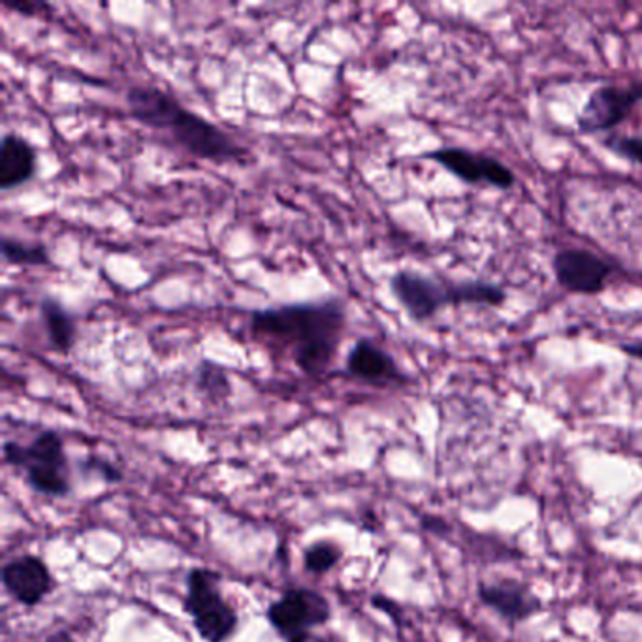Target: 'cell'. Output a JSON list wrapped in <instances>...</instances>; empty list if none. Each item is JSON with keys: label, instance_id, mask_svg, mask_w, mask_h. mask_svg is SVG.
<instances>
[{"label": "cell", "instance_id": "4", "mask_svg": "<svg viewBox=\"0 0 642 642\" xmlns=\"http://www.w3.org/2000/svg\"><path fill=\"white\" fill-rule=\"evenodd\" d=\"M2 454L8 465L25 471L31 488L42 496L65 497L72 492L67 449L57 431H41L29 444L7 441Z\"/></svg>", "mask_w": 642, "mask_h": 642}, {"label": "cell", "instance_id": "24", "mask_svg": "<svg viewBox=\"0 0 642 642\" xmlns=\"http://www.w3.org/2000/svg\"><path fill=\"white\" fill-rule=\"evenodd\" d=\"M46 642H74L72 637L68 635L67 631H59L54 637H49Z\"/></svg>", "mask_w": 642, "mask_h": 642}, {"label": "cell", "instance_id": "14", "mask_svg": "<svg viewBox=\"0 0 642 642\" xmlns=\"http://www.w3.org/2000/svg\"><path fill=\"white\" fill-rule=\"evenodd\" d=\"M41 318L49 349L59 354H70L78 336V326L72 313L68 312L59 300L47 296L41 302Z\"/></svg>", "mask_w": 642, "mask_h": 642}, {"label": "cell", "instance_id": "21", "mask_svg": "<svg viewBox=\"0 0 642 642\" xmlns=\"http://www.w3.org/2000/svg\"><path fill=\"white\" fill-rule=\"evenodd\" d=\"M371 605L375 609L381 610V612H384V615L391 616L394 622L402 623V609L397 607L396 602L388 599V597L373 596L371 597Z\"/></svg>", "mask_w": 642, "mask_h": 642}, {"label": "cell", "instance_id": "5", "mask_svg": "<svg viewBox=\"0 0 642 642\" xmlns=\"http://www.w3.org/2000/svg\"><path fill=\"white\" fill-rule=\"evenodd\" d=\"M221 581L219 573L205 567H192L187 575L183 609L204 642H230L238 631V612L223 597Z\"/></svg>", "mask_w": 642, "mask_h": 642}, {"label": "cell", "instance_id": "12", "mask_svg": "<svg viewBox=\"0 0 642 642\" xmlns=\"http://www.w3.org/2000/svg\"><path fill=\"white\" fill-rule=\"evenodd\" d=\"M478 599L488 609L496 610L497 615L509 623L523 622L543 609L539 597L533 596L530 589L515 578H504L494 584H481Z\"/></svg>", "mask_w": 642, "mask_h": 642}, {"label": "cell", "instance_id": "9", "mask_svg": "<svg viewBox=\"0 0 642 642\" xmlns=\"http://www.w3.org/2000/svg\"><path fill=\"white\" fill-rule=\"evenodd\" d=\"M552 270L565 291L594 296L607 289L615 266L588 249H563L552 259Z\"/></svg>", "mask_w": 642, "mask_h": 642}, {"label": "cell", "instance_id": "1", "mask_svg": "<svg viewBox=\"0 0 642 642\" xmlns=\"http://www.w3.org/2000/svg\"><path fill=\"white\" fill-rule=\"evenodd\" d=\"M347 326L343 300L286 304L251 312L252 338L279 345L307 378H320L336 360Z\"/></svg>", "mask_w": 642, "mask_h": 642}, {"label": "cell", "instance_id": "15", "mask_svg": "<svg viewBox=\"0 0 642 642\" xmlns=\"http://www.w3.org/2000/svg\"><path fill=\"white\" fill-rule=\"evenodd\" d=\"M0 249H2V260L10 266H23V268L52 266L49 251L41 244H23L21 239L4 236L0 241Z\"/></svg>", "mask_w": 642, "mask_h": 642}, {"label": "cell", "instance_id": "23", "mask_svg": "<svg viewBox=\"0 0 642 642\" xmlns=\"http://www.w3.org/2000/svg\"><path fill=\"white\" fill-rule=\"evenodd\" d=\"M620 351L626 352L628 357L642 360V343H622L620 345Z\"/></svg>", "mask_w": 642, "mask_h": 642}, {"label": "cell", "instance_id": "22", "mask_svg": "<svg viewBox=\"0 0 642 642\" xmlns=\"http://www.w3.org/2000/svg\"><path fill=\"white\" fill-rule=\"evenodd\" d=\"M423 523L426 530L433 531V533H441V531L447 530L443 520H439V518H424Z\"/></svg>", "mask_w": 642, "mask_h": 642}, {"label": "cell", "instance_id": "6", "mask_svg": "<svg viewBox=\"0 0 642 642\" xmlns=\"http://www.w3.org/2000/svg\"><path fill=\"white\" fill-rule=\"evenodd\" d=\"M266 618L283 641L307 642L313 629L330 622L331 605L317 589L291 588L270 602Z\"/></svg>", "mask_w": 642, "mask_h": 642}, {"label": "cell", "instance_id": "20", "mask_svg": "<svg viewBox=\"0 0 642 642\" xmlns=\"http://www.w3.org/2000/svg\"><path fill=\"white\" fill-rule=\"evenodd\" d=\"M87 468H89V470L99 471L100 475L106 478L108 483H120L121 478H123V473H121L115 465L106 462V460L91 458V460H87Z\"/></svg>", "mask_w": 642, "mask_h": 642}, {"label": "cell", "instance_id": "17", "mask_svg": "<svg viewBox=\"0 0 642 642\" xmlns=\"http://www.w3.org/2000/svg\"><path fill=\"white\" fill-rule=\"evenodd\" d=\"M343 557V549L334 541L323 539L305 547L304 570L312 575L320 576L330 573Z\"/></svg>", "mask_w": 642, "mask_h": 642}, {"label": "cell", "instance_id": "11", "mask_svg": "<svg viewBox=\"0 0 642 642\" xmlns=\"http://www.w3.org/2000/svg\"><path fill=\"white\" fill-rule=\"evenodd\" d=\"M345 370L357 381L373 386H402L409 383L402 368L391 352L384 351L373 339L360 338L354 341L345 360Z\"/></svg>", "mask_w": 642, "mask_h": 642}, {"label": "cell", "instance_id": "8", "mask_svg": "<svg viewBox=\"0 0 642 642\" xmlns=\"http://www.w3.org/2000/svg\"><path fill=\"white\" fill-rule=\"evenodd\" d=\"M639 102H642V80L626 87H599L586 100L576 126L583 134L609 133L628 120Z\"/></svg>", "mask_w": 642, "mask_h": 642}, {"label": "cell", "instance_id": "13", "mask_svg": "<svg viewBox=\"0 0 642 642\" xmlns=\"http://www.w3.org/2000/svg\"><path fill=\"white\" fill-rule=\"evenodd\" d=\"M38 172V155L27 139L7 133L0 144V189L14 191L34 179Z\"/></svg>", "mask_w": 642, "mask_h": 642}, {"label": "cell", "instance_id": "2", "mask_svg": "<svg viewBox=\"0 0 642 642\" xmlns=\"http://www.w3.org/2000/svg\"><path fill=\"white\" fill-rule=\"evenodd\" d=\"M128 113L139 125L168 134L192 157L215 165L241 162L247 149L221 126L183 106L173 94L155 86H134L125 97Z\"/></svg>", "mask_w": 642, "mask_h": 642}, {"label": "cell", "instance_id": "18", "mask_svg": "<svg viewBox=\"0 0 642 642\" xmlns=\"http://www.w3.org/2000/svg\"><path fill=\"white\" fill-rule=\"evenodd\" d=\"M610 153L618 157L642 165V136H623V134H610L609 138L602 142Z\"/></svg>", "mask_w": 642, "mask_h": 642}, {"label": "cell", "instance_id": "7", "mask_svg": "<svg viewBox=\"0 0 642 642\" xmlns=\"http://www.w3.org/2000/svg\"><path fill=\"white\" fill-rule=\"evenodd\" d=\"M424 159L433 160L443 166L447 172L464 181L468 185H488L499 191H509L517 183V176L509 166L491 155L473 153L465 147H439L426 153Z\"/></svg>", "mask_w": 642, "mask_h": 642}, {"label": "cell", "instance_id": "16", "mask_svg": "<svg viewBox=\"0 0 642 642\" xmlns=\"http://www.w3.org/2000/svg\"><path fill=\"white\" fill-rule=\"evenodd\" d=\"M196 388L212 402H223L230 396L233 384L225 368L210 360H202L196 368Z\"/></svg>", "mask_w": 642, "mask_h": 642}, {"label": "cell", "instance_id": "3", "mask_svg": "<svg viewBox=\"0 0 642 642\" xmlns=\"http://www.w3.org/2000/svg\"><path fill=\"white\" fill-rule=\"evenodd\" d=\"M391 291L415 323H426L451 305L502 307L507 300V292L491 281H439L410 270L392 275Z\"/></svg>", "mask_w": 642, "mask_h": 642}, {"label": "cell", "instance_id": "19", "mask_svg": "<svg viewBox=\"0 0 642 642\" xmlns=\"http://www.w3.org/2000/svg\"><path fill=\"white\" fill-rule=\"evenodd\" d=\"M4 7L8 10H12V12H18L21 15H27V18H36V15H44L46 12H52L54 7L52 4H47V2H38V0H25V2H20V0H4Z\"/></svg>", "mask_w": 642, "mask_h": 642}, {"label": "cell", "instance_id": "10", "mask_svg": "<svg viewBox=\"0 0 642 642\" xmlns=\"http://www.w3.org/2000/svg\"><path fill=\"white\" fill-rule=\"evenodd\" d=\"M2 584L14 601L23 607H36L52 594L55 581L41 556L23 554L2 567Z\"/></svg>", "mask_w": 642, "mask_h": 642}]
</instances>
